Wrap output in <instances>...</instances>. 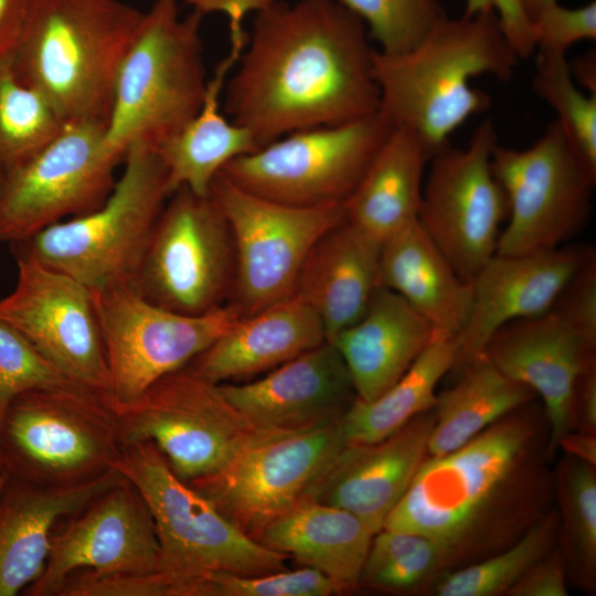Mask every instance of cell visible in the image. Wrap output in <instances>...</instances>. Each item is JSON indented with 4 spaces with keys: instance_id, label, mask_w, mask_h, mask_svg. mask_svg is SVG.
I'll use <instances>...</instances> for the list:
<instances>
[{
    "instance_id": "6da1fadb",
    "label": "cell",
    "mask_w": 596,
    "mask_h": 596,
    "mask_svg": "<svg viewBox=\"0 0 596 596\" xmlns=\"http://www.w3.org/2000/svg\"><path fill=\"white\" fill-rule=\"evenodd\" d=\"M374 52L363 21L339 0H281L255 14L224 110L259 147L365 117L380 107Z\"/></svg>"
},
{
    "instance_id": "7a4b0ae2",
    "label": "cell",
    "mask_w": 596,
    "mask_h": 596,
    "mask_svg": "<svg viewBox=\"0 0 596 596\" xmlns=\"http://www.w3.org/2000/svg\"><path fill=\"white\" fill-rule=\"evenodd\" d=\"M547 445L544 411L531 401L458 449L427 456L384 528L437 541L453 570L493 555L550 511Z\"/></svg>"
},
{
    "instance_id": "3957f363",
    "label": "cell",
    "mask_w": 596,
    "mask_h": 596,
    "mask_svg": "<svg viewBox=\"0 0 596 596\" xmlns=\"http://www.w3.org/2000/svg\"><path fill=\"white\" fill-rule=\"evenodd\" d=\"M519 60L494 12L446 14L415 47L398 54L375 50L379 110L394 128L417 135L430 159L469 118L490 107V96L471 79L510 81Z\"/></svg>"
},
{
    "instance_id": "277c9868",
    "label": "cell",
    "mask_w": 596,
    "mask_h": 596,
    "mask_svg": "<svg viewBox=\"0 0 596 596\" xmlns=\"http://www.w3.org/2000/svg\"><path fill=\"white\" fill-rule=\"evenodd\" d=\"M143 12L121 0H29L9 65L68 121L108 123Z\"/></svg>"
},
{
    "instance_id": "5b68a950",
    "label": "cell",
    "mask_w": 596,
    "mask_h": 596,
    "mask_svg": "<svg viewBox=\"0 0 596 596\" xmlns=\"http://www.w3.org/2000/svg\"><path fill=\"white\" fill-rule=\"evenodd\" d=\"M178 0H155L119 66L104 142L124 161L130 146L156 149L200 110L207 85L201 25Z\"/></svg>"
},
{
    "instance_id": "8992f818",
    "label": "cell",
    "mask_w": 596,
    "mask_h": 596,
    "mask_svg": "<svg viewBox=\"0 0 596 596\" xmlns=\"http://www.w3.org/2000/svg\"><path fill=\"white\" fill-rule=\"evenodd\" d=\"M107 393L76 382L14 396L0 422V477L49 488L93 481L121 445Z\"/></svg>"
},
{
    "instance_id": "52a82bcc",
    "label": "cell",
    "mask_w": 596,
    "mask_h": 596,
    "mask_svg": "<svg viewBox=\"0 0 596 596\" xmlns=\"http://www.w3.org/2000/svg\"><path fill=\"white\" fill-rule=\"evenodd\" d=\"M124 171L102 206L9 244L91 290L132 283L156 221L171 192L167 169L146 145L129 147Z\"/></svg>"
},
{
    "instance_id": "ba28073f",
    "label": "cell",
    "mask_w": 596,
    "mask_h": 596,
    "mask_svg": "<svg viewBox=\"0 0 596 596\" xmlns=\"http://www.w3.org/2000/svg\"><path fill=\"white\" fill-rule=\"evenodd\" d=\"M114 468L136 487L152 515L158 572L184 579L212 571L256 575L287 570L285 554L245 534L178 478L153 443L121 446Z\"/></svg>"
},
{
    "instance_id": "9c48e42d",
    "label": "cell",
    "mask_w": 596,
    "mask_h": 596,
    "mask_svg": "<svg viewBox=\"0 0 596 596\" xmlns=\"http://www.w3.org/2000/svg\"><path fill=\"white\" fill-rule=\"evenodd\" d=\"M234 277L226 217L210 193L180 187L156 221L132 285L161 308L201 316L228 302Z\"/></svg>"
},
{
    "instance_id": "30bf717a",
    "label": "cell",
    "mask_w": 596,
    "mask_h": 596,
    "mask_svg": "<svg viewBox=\"0 0 596 596\" xmlns=\"http://www.w3.org/2000/svg\"><path fill=\"white\" fill-rule=\"evenodd\" d=\"M393 128L377 110L349 123L290 132L231 160L220 173L278 203L341 204Z\"/></svg>"
},
{
    "instance_id": "8fae6325",
    "label": "cell",
    "mask_w": 596,
    "mask_h": 596,
    "mask_svg": "<svg viewBox=\"0 0 596 596\" xmlns=\"http://www.w3.org/2000/svg\"><path fill=\"white\" fill-rule=\"evenodd\" d=\"M106 127L68 121L38 151L0 168V242L25 241L104 204L123 162L105 148Z\"/></svg>"
},
{
    "instance_id": "7c38bea8",
    "label": "cell",
    "mask_w": 596,
    "mask_h": 596,
    "mask_svg": "<svg viewBox=\"0 0 596 596\" xmlns=\"http://www.w3.org/2000/svg\"><path fill=\"white\" fill-rule=\"evenodd\" d=\"M121 446L151 441L182 481L215 473L260 429L187 368L172 371L118 412Z\"/></svg>"
},
{
    "instance_id": "4fadbf2b",
    "label": "cell",
    "mask_w": 596,
    "mask_h": 596,
    "mask_svg": "<svg viewBox=\"0 0 596 596\" xmlns=\"http://www.w3.org/2000/svg\"><path fill=\"white\" fill-rule=\"evenodd\" d=\"M209 193L232 231L235 277L227 304L241 317L294 296L310 248L344 219L343 203L283 204L241 189L220 172Z\"/></svg>"
},
{
    "instance_id": "5bb4252c",
    "label": "cell",
    "mask_w": 596,
    "mask_h": 596,
    "mask_svg": "<svg viewBox=\"0 0 596 596\" xmlns=\"http://www.w3.org/2000/svg\"><path fill=\"white\" fill-rule=\"evenodd\" d=\"M108 366L107 395L117 413L161 376L184 368L240 318L226 304L187 316L147 300L132 285L92 290Z\"/></svg>"
},
{
    "instance_id": "9a60e30c",
    "label": "cell",
    "mask_w": 596,
    "mask_h": 596,
    "mask_svg": "<svg viewBox=\"0 0 596 596\" xmlns=\"http://www.w3.org/2000/svg\"><path fill=\"white\" fill-rule=\"evenodd\" d=\"M491 169L508 201V223L496 254L556 249L584 227L596 178L583 166L556 120L526 149L498 143Z\"/></svg>"
},
{
    "instance_id": "2e32d148",
    "label": "cell",
    "mask_w": 596,
    "mask_h": 596,
    "mask_svg": "<svg viewBox=\"0 0 596 596\" xmlns=\"http://www.w3.org/2000/svg\"><path fill=\"white\" fill-rule=\"evenodd\" d=\"M341 421L301 430H264L221 470L189 482L255 541L309 492L344 446Z\"/></svg>"
},
{
    "instance_id": "e0dca14e",
    "label": "cell",
    "mask_w": 596,
    "mask_h": 596,
    "mask_svg": "<svg viewBox=\"0 0 596 596\" xmlns=\"http://www.w3.org/2000/svg\"><path fill=\"white\" fill-rule=\"evenodd\" d=\"M498 145L492 120H483L465 148L434 153L425 173L418 222L456 272L470 281L496 254L508 217L505 194L491 169Z\"/></svg>"
},
{
    "instance_id": "ac0fdd59",
    "label": "cell",
    "mask_w": 596,
    "mask_h": 596,
    "mask_svg": "<svg viewBox=\"0 0 596 596\" xmlns=\"http://www.w3.org/2000/svg\"><path fill=\"white\" fill-rule=\"evenodd\" d=\"M11 254L18 279L0 299V318L68 380L107 393L108 366L92 290L29 255Z\"/></svg>"
},
{
    "instance_id": "d6986e66",
    "label": "cell",
    "mask_w": 596,
    "mask_h": 596,
    "mask_svg": "<svg viewBox=\"0 0 596 596\" xmlns=\"http://www.w3.org/2000/svg\"><path fill=\"white\" fill-rule=\"evenodd\" d=\"M99 574L159 571V542L143 498L125 477L54 526L45 566L25 589L29 596H56L78 570Z\"/></svg>"
},
{
    "instance_id": "ffe728a7",
    "label": "cell",
    "mask_w": 596,
    "mask_h": 596,
    "mask_svg": "<svg viewBox=\"0 0 596 596\" xmlns=\"http://www.w3.org/2000/svg\"><path fill=\"white\" fill-rule=\"evenodd\" d=\"M482 356L540 396L552 455L572 430L576 383L596 363V340L553 305L544 313L503 326L490 338Z\"/></svg>"
},
{
    "instance_id": "44dd1931",
    "label": "cell",
    "mask_w": 596,
    "mask_h": 596,
    "mask_svg": "<svg viewBox=\"0 0 596 596\" xmlns=\"http://www.w3.org/2000/svg\"><path fill=\"white\" fill-rule=\"evenodd\" d=\"M593 255L595 251L585 245L528 255L494 254L471 280L472 304L456 337L450 372L457 376L482 358L488 341L503 326L550 310Z\"/></svg>"
},
{
    "instance_id": "7402d4cb",
    "label": "cell",
    "mask_w": 596,
    "mask_h": 596,
    "mask_svg": "<svg viewBox=\"0 0 596 596\" xmlns=\"http://www.w3.org/2000/svg\"><path fill=\"white\" fill-rule=\"evenodd\" d=\"M256 428L301 430L341 421L356 394L349 370L327 341L243 384H217Z\"/></svg>"
},
{
    "instance_id": "603a6c76",
    "label": "cell",
    "mask_w": 596,
    "mask_h": 596,
    "mask_svg": "<svg viewBox=\"0 0 596 596\" xmlns=\"http://www.w3.org/2000/svg\"><path fill=\"white\" fill-rule=\"evenodd\" d=\"M435 419L433 408L382 440L347 441L307 499L348 510L377 533L428 456Z\"/></svg>"
},
{
    "instance_id": "cb8c5ba5",
    "label": "cell",
    "mask_w": 596,
    "mask_h": 596,
    "mask_svg": "<svg viewBox=\"0 0 596 596\" xmlns=\"http://www.w3.org/2000/svg\"><path fill=\"white\" fill-rule=\"evenodd\" d=\"M322 321L298 294L241 317L187 366L213 383L267 373L327 342Z\"/></svg>"
},
{
    "instance_id": "d4e9b609",
    "label": "cell",
    "mask_w": 596,
    "mask_h": 596,
    "mask_svg": "<svg viewBox=\"0 0 596 596\" xmlns=\"http://www.w3.org/2000/svg\"><path fill=\"white\" fill-rule=\"evenodd\" d=\"M0 478V596H14L41 575L57 522L124 476L113 468L93 481L65 488Z\"/></svg>"
},
{
    "instance_id": "484cf974",
    "label": "cell",
    "mask_w": 596,
    "mask_h": 596,
    "mask_svg": "<svg viewBox=\"0 0 596 596\" xmlns=\"http://www.w3.org/2000/svg\"><path fill=\"white\" fill-rule=\"evenodd\" d=\"M437 337L433 326L396 292L377 286L366 310L331 342L352 379L356 398L387 391Z\"/></svg>"
},
{
    "instance_id": "4316f807",
    "label": "cell",
    "mask_w": 596,
    "mask_h": 596,
    "mask_svg": "<svg viewBox=\"0 0 596 596\" xmlns=\"http://www.w3.org/2000/svg\"><path fill=\"white\" fill-rule=\"evenodd\" d=\"M382 243L345 220L326 231L301 266L296 294L318 313L327 340L358 321L379 286Z\"/></svg>"
},
{
    "instance_id": "83f0119b",
    "label": "cell",
    "mask_w": 596,
    "mask_h": 596,
    "mask_svg": "<svg viewBox=\"0 0 596 596\" xmlns=\"http://www.w3.org/2000/svg\"><path fill=\"white\" fill-rule=\"evenodd\" d=\"M377 281L422 315L437 336L456 338L466 324L472 284L456 272L418 220L382 242Z\"/></svg>"
},
{
    "instance_id": "f1b7e54d",
    "label": "cell",
    "mask_w": 596,
    "mask_h": 596,
    "mask_svg": "<svg viewBox=\"0 0 596 596\" xmlns=\"http://www.w3.org/2000/svg\"><path fill=\"white\" fill-rule=\"evenodd\" d=\"M374 533L342 508L305 499L269 523L257 538L332 579L342 592L360 586Z\"/></svg>"
},
{
    "instance_id": "f546056e",
    "label": "cell",
    "mask_w": 596,
    "mask_h": 596,
    "mask_svg": "<svg viewBox=\"0 0 596 596\" xmlns=\"http://www.w3.org/2000/svg\"><path fill=\"white\" fill-rule=\"evenodd\" d=\"M428 161L417 135L393 128L343 202L345 220L381 243L418 220Z\"/></svg>"
},
{
    "instance_id": "4dcf8cb0",
    "label": "cell",
    "mask_w": 596,
    "mask_h": 596,
    "mask_svg": "<svg viewBox=\"0 0 596 596\" xmlns=\"http://www.w3.org/2000/svg\"><path fill=\"white\" fill-rule=\"evenodd\" d=\"M242 52L230 49L207 81L199 113L155 149L167 169L171 193L187 187L195 193L209 194L212 180L227 162L260 148L246 128L227 119L220 110V96L227 75Z\"/></svg>"
},
{
    "instance_id": "1f68e13d",
    "label": "cell",
    "mask_w": 596,
    "mask_h": 596,
    "mask_svg": "<svg viewBox=\"0 0 596 596\" xmlns=\"http://www.w3.org/2000/svg\"><path fill=\"white\" fill-rule=\"evenodd\" d=\"M454 386L437 394L428 456L464 446L488 426L536 396L508 377L485 356L466 366Z\"/></svg>"
},
{
    "instance_id": "d6a6232c",
    "label": "cell",
    "mask_w": 596,
    "mask_h": 596,
    "mask_svg": "<svg viewBox=\"0 0 596 596\" xmlns=\"http://www.w3.org/2000/svg\"><path fill=\"white\" fill-rule=\"evenodd\" d=\"M456 353V338L437 336L381 396L370 402L355 398L341 418L347 441L382 440L415 416L433 409L437 402L436 387L450 373Z\"/></svg>"
},
{
    "instance_id": "836d02e7",
    "label": "cell",
    "mask_w": 596,
    "mask_h": 596,
    "mask_svg": "<svg viewBox=\"0 0 596 596\" xmlns=\"http://www.w3.org/2000/svg\"><path fill=\"white\" fill-rule=\"evenodd\" d=\"M554 489L558 502V538L566 573L581 588L596 586L595 467L571 456L557 465Z\"/></svg>"
},
{
    "instance_id": "e575fe53",
    "label": "cell",
    "mask_w": 596,
    "mask_h": 596,
    "mask_svg": "<svg viewBox=\"0 0 596 596\" xmlns=\"http://www.w3.org/2000/svg\"><path fill=\"white\" fill-rule=\"evenodd\" d=\"M558 513L550 510L510 546L443 574L433 586L438 596H497L508 590L556 544Z\"/></svg>"
},
{
    "instance_id": "d590c367",
    "label": "cell",
    "mask_w": 596,
    "mask_h": 596,
    "mask_svg": "<svg viewBox=\"0 0 596 596\" xmlns=\"http://www.w3.org/2000/svg\"><path fill=\"white\" fill-rule=\"evenodd\" d=\"M453 570L446 549L423 534L383 528L374 534L360 585L412 592L434 586Z\"/></svg>"
},
{
    "instance_id": "8d00e7d4",
    "label": "cell",
    "mask_w": 596,
    "mask_h": 596,
    "mask_svg": "<svg viewBox=\"0 0 596 596\" xmlns=\"http://www.w3.org/2000/svg\"><path fill=\"white\" fill-rule=\"evenodd\" d=\"M8 58L0 63V168L34 153L66 124L41 93L14 76Z\"/></svg>"
},
{
    "instance_id": "74e56055",
    "label": "cell",
    "mask_w": 596,
    "mask_h": 596,
    "mask_svg": "<svg viewBox=\"0 0 596 596\" xmlns=\"http://www.w3.org/2000/svg\"><path fill=\"white\" fill-rule=\"evenodd\" d=\"M532 87L556 113L572 149L596 178V95L583 93L575 84L562 53L538 52Z\"/></svg>"
},
{
    "instance_id": "f35d334b",
    "label": "cell",
    "mask_w": 596,
    "mask_h": 596,
    "mask_svg": "<svg viewBox=\"0 0 596 596\" xmlns=\"http://www.w3.org/2000/svg\"><path fill=\"white\" fill-rule=\"evenodd\" d=\"M365 24L379 51L398 54L415 47L446 15L436 0H339Z\"/></svg>"
},
{
    "instance_id": "ab89813d",
    "label": "cell",
    "mask_w": 596,
    "mask_h": 596,
    "mask_svg": "<svg viewBox=\"0 0 596 596\" xmlns=\"http://www.w3.org/2000/svg\"><path fill=\"white\" fill-rule=\"evenodd\" d=\"M185 596H330L342 589L321 572L302 567L267 574L212 571L187 579Z\"/></svg>"
},
{
    "instance_id": "60d3db41",
    "label": "cell",
    "mask_w": 596,
    "mask_h": 596,
    "mask_svg": "<svg viewBox=\"0 0 596 596\" xmlns=\"http://www.w3.org/2000/svg\"><path fill=\"white\" fill-rule=\"evenodd\" d=\"M68 382L15 327L0 318V422L18 394Z\"/></svg>"
},
{
    "instance_id": "b9f144b4",
    "label": "cell",
    "mask_w": 596,
    "mask_h": 596,
    "mask_svg": "<svg viewBox=\"0 0 596 596\" xmlns=\"http://www.w3.org/2000/svg\"><path fill=\"white\" fill-rule=\"evenodd\" d=\"M175 579L164 573L99 574L78 570L62 583L56 596H174Z\"/></svg>"
},
{
    "instance_id": "7bdbcfd3",
    "label": "cell",
    "mask_w": 596,
    "mask_h": 596,
    "mask_svg": "<svg viewBox=\"0 0 596 596\" xmlns=\"http://www.w3.org/2000/svg\"><path fill=\"white\" fill-rule=\"evenodd\" d=\"M531 22L535 51L566 54L571 45L596 39V2L574 9L556 2L539 11Z\"/></svg>"
},
{
    "instance_id": "ee69618b",
    "label": "cell",
    "mask_w": 596,
    "mask_h": 596,
    "mask_svg": "<svg viewBox=\"0 0 596 596\" xmlns=\"http://www.w3.org/2000/svg\"><path fill=\"white\" fill-rule=\"evenodd\" d=\"M482 11L494 12L503 35L520 60L535 52L532 22L521 0H466L464 14Z\"/></svg>"
},
{
    "instance_id": "f6af8a7d",
    "label": "cell",
    "mask_w": 596,
    "mask_h": 596,
    "mask_svg": "<svg viewBox=\"0 0 596 596\" xmlns=\"http://www.w3.org/2000/svg\"><path fill=\"white\" fill-rule=\"evenodd\" d=\"M566 565L556 544L508 590L509 596H567Z\"/></svg>"
},
{
    "instance_id": "bcb514c9",
    "label": "cell",
    "mask_w": 596,
    "mask_h": 596,
    "mask_svg": "<svg viewBox=\"0 0 596 596\" xmlns=\"http://www.w3.org/2000/svg\"><path fill=\"white\" fill-rule=\"evenodd\" d=\"M193 11L203 17L210 13L224 14L228 20L231 47L244 49L247 34L243 21L249 13H258L281 0H184Z\"/></svg>"
},
{
    "instance_id": "7dc6e473",
    "label": "cell",
    "mask_w": 596,
    "mask_h": 596,
    "mask_svg": "<svg viewBox=\"0 0 596 596\" xmlns=\"http://www.w3.org/2000/svg\"><path fill=\"white\" fill-rule=\"evenodd\" d=\"M596 435V363L578 377L572 405V430Z\"/></svg>"
},
{
    "instance_id": "c3c4849f",
    "label": "cell",
    "mask_w": 596,
    "mask_h": 596,
    "mask_svg": "<svg viewBox=\"0 0 596 596\" xmlns=\"http://www.w3.org/2000/svg\"><path fill=\"white\" fill-rule=\"evenodd\" d=\"M29 0H0V63L14 49L25 18Z\"/></svg>"
},
{
    "instance_id": "681fc988",
    "label": "cell",
    "mask_w": 596,
    "mask_h": 596,
    "mask_svg": "<svg viewBox=\"0 0 596 596\" xmlns=\"http://www.w3.org/2000/svg\"><path fill=\"white\" fill-rule=\"evenodd\" d=\"M558 447H562L567 456L596 467V435L571 430L561 438Z\"/></svg>"
},
{
    "instance_id": "f907efd6",
    "label": "cell",
    "mask_w": 596,
    "mask_h": 596,
    "mask_svg": "<svg viewBox=\"0 0 596 596\" xmlns=\"http://www.w3.org/2000/svg\"><path fill=\"white\" fill-rule=\"evenodd\" d=\"M570 73L578 87H583L588 94L596 95V54L595 51L578 56L568 62Z\"/></svg>"
},
{
    "instance_id": "816d5d0a",
    "label": "cell",
    "mask_w": 596,
    "mask_h": 596,
    "mask_svg": "<svg viewBox=\"0 0 596 596\" xmlns=\"http://www.w3.org/2000/svg\"><path fill=\"white\" fill-rule=\"evenodd\" d=\"M530 20L542 9L554 4L557 0H521Z\"/></svg>"
},
{
    "instance_id": "f5cc1de1",
    "label": "cell",
    "mask_w": 596,
    "mask_h": 596,
    "mask_svg": "<svg viewBox=\"0 0 596 596\" xmlns=\"http://www.w3.org/2000/svg\"><path fill=\"white\" fill-rule=\"evenodd\" d=\"M1 486H2V479L0 478V489H1Z\"/></svg>"
}]
</instances>
